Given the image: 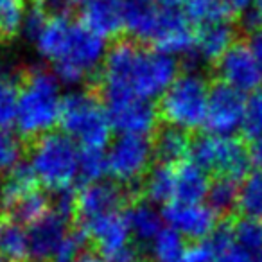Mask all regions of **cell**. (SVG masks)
<instances>
[{
  "label": "cell",
  "mask_w": 262,
  "mask_h": 262,
  "mask_svg": "<svg viewBox=\"0 0 262 262\" xmlns=\"http://www.w3.org/2000/svg\"><path fill=\"white\" fill-rule=\"evenodd\" d=\"M31 165L36 172L40 185L49 192H61L74 189L79 174V155L77 146L65 133L51 131L47 135L29 144Z\"/></svg>",
  "instance_id": "3"
},
{
  "label": "cell",
  "mask_w": 262,
  "mask_h": 262,
  "mask_svg": "<svg viewBox=\"0 0 262 262\" xmlns=\"http://www.w3.org/2000/svg\"><path fill=\"white\" fill-rule=\"evenodd\" d=\"M241 183L230 178H214L208 190V207L217 214L219 219H228L237 215Z\"/></svg>",
  "instance_id": "26"
},
{
  "label": "cell",
  "mask_w": 262,
  "mask_h": 262,
  "mask_svg": "<svg viewBox=\"0 0 262 262\" xmlns=\"http://www.w3.org/2000/svg\"><path fill=\"white\" fill-rule=\"evenodd\" d=\"M255 9H257V13L260 15V18H262V0H255V6H253Z\"/></svg>",
  "instance_id": "43"
},
{
  "label": "cell",
  "mask_w": 262,
  "mask_h": 262,
  "mask_svg": "<svg viewBox=\"0 0 262 262\" xmlns=\"http://www.w3.org/2000/svg\"><path fill=\"white\" fill-rule=\"evenodd\" d=\"M174 189H176L174 167L164 164H155L142 183L144 200L165 205V207L174 201Z\"/></svg>",
  "instance_id": "24"
},
{
  "label": "cell",
  "mask_w": 262,
  "mask_h": 262,
  "mask_svg": "<svg viewBox=\"0 0 262 262\" xmlns=\"http://www.w3.org/2000/svg\"><path fill=\"white\" fill-rule=\"evenodd\" d=\"M72 226L74 225L69 219H65L54 210H51L40 221L31 225L27 228L31 262H51L54 251L58 250V246Z\"/></svg>",
  "instance_id": "15"
},
{
  "label": "cell",
  "mask_w": 262,
  "mask_h": 262,
  "mask_svg": "<svg viewBox=\"0 0 262 262\" xmlns=\"http://www.w3.org/2000/svg\"><path fill=\"white\" fill-rule=\"evenodd\" d=\"M52 210L51 207V198L49 194H45L41 189L34 190V192L27 194L24 200H20L16 203V207L9 212L6 223H16V225L29 228L31 225H34L36 221H40L43 215H47Z\"/></svg>",
  "instance_id": "27"
},
{
  "label": "cell",
  "mask_w": 262,
  "mask_h": 262,
  "mask_svg": "<svg viewBox=\"0 0 262 262\" xmlns=\"http://www.w3.org/2000/svg\"><path fill=\"white\" fill-rule=\"evenodd\" d=\"M176 174V189L174 201L183 205H198L203 198L208 196L210 190V178L201 167H198L194 162H182L174 167Z\"/></svg>",
  "instance_id": "20"
},
{
  "label": "cell",
  "mask_w": 262,
  "mask_h": 262,
  "mask_svg": "<svg viewBox=\"0 0 262 262\" xmlns=\"http://www.w3.org/2000/svg\"><path fill=\"white\" fill-rule=\"evenodd\" d=\"M246 99L230 84L219 79H210L208 112L205 120V131L212 135L232 137L237 129H243Z\"/></svg>",
  "instance_id": "9"
},
{
  "label": "cell",
  "mask_w": 262,
  "mask_h": 262,
  "mask_svg": "<svg viewBox=\"0 0 262 262\" xmlns=\"http://www.w3.org/2000/svg\"><path fill=\"white\" fill-rule=\"evenodd\" d=\"M210 81L198 72H183L165 90L158 102L160 119L167 126L185 129L189 133L205 126L208 112Z\"/></svg>",
  "instance_id": "4"
},
{
  "label": "cell",
  "mask_w": 262,
  "mask_h": 262,
  "mask_svg": "<svg viewBox=\"0 0 262 262\" xmlns=\"http://www.w3.org/2000/svg\"><path fill=\"white\" fill-rule=\"evenodd\" d=\"M155 4L165 11H176V9H182L183 0H155Z\"/></svg>",
  "instance_id": "41"
},
{
  "label": "cell",
  "mask_w": 262,
  "mask_h": 262,
  "mask_svg": "<svg viewBox=\"0 0 262 262\" xmlns=\"http://www.w3.org/2000/svg\"><path fill=\"white\" fill-rule=\"evenodd\" d=\"M151 140H153L155 164L176 167L182 162H185L190 155L192 133L162 122L160 127L153 133Z\"/></svg>",
  "instance_id": "18"
},
{
  "label": "cell",
  "mask_w": 262,
  "mask_h": 262,
  "mask_svg": "<svg viewBox=\"0 0 262 262\" xmlns=\"http://www.w3.org/2000/svg\"><path fill=\"white\" fill-rule=\"evenodd\" d=\"M253 262H262V250H260V251H258V253H257V255H255Z\"/></svg>",
  "instance_id": "44"
},
{
  "label": "cell",
  "mask_w": 262,
  "mask_h": 262,
  "mask_svg": "<svg viewBox=\"0 0 262 262\" xmlns=\"http://www.w3.org/2000/svg\"><path fill=\"white\" fill-rule=\"evenodd\" d=\"M59 127L83 149L95 151L108 146L113 129L104 102L90 86L61 99Z\"/></svg>",
  "instance_id": "2"
},
{
  "label": "cell",
  "mask_w": 262,
  "mask_h": 262,
  "mask_svg": "<svg viewBox=\"0 0 262 262\" xmlns=\"http://www.w3.org/2000/svg\"><path fill=\"white\" fill-rule=\"evenodd\" d=\"M164 219L171 228L178 230L187 241L208 239L221 221L210 207H205L201 203L183 205L176 201L164 208Z\"/></svg>",
  "instance_id": "14"
},
{
  "label": "cell",
  "mask_w": 262,
  "mask_h": 262,
  "mask_svg": "<svg viewBox=\"0 0 262 262\" xmlns=\"http://www.w3.org/2000/svg\"><path fill=\"white\" fill-rule=\"evenodd\" d=\"M72 22L74 20H70V16H51L47 27L36 40L38 51L45 59H49L52 63H56L59 59L63 49H65Z\"/></svg>",
  "instance_id": "25"
},
{
  "label": "cell",
  "mask_w": 262,
  "mask_h": 262,
  "mask_svg": "<svg viewBox=\"0 0 262 262\" xmlns=\"http://www.w3.org/2000/svg\"><path fill=\"white\" fill-rule=\"evenodd\" d=\"M214 77L230 84L241 94H253L260 88L262 74L248 41L239 38L212 67Z\"/></svg>",
  "instance_id": "11"
},
{
  "label": "cell",
  "mask_w": 262,
  "mask_h": 262,
  "mask_svg": "<svg viewBox=\"0 0 262 262\" xmlns=\"http://www.w3.org/2000/svg\"><path fill=\"white\" fill-rule=\"evenodd\" d=\"M189 157L207 174H214V178H230L235 182L246 178L253 165L248 140L233 135L196 133L192 135Z\"/></svg>",
  "instance_id": "5"
},
{
  "label": "cell",
  "mask_w": 262,
  "mask_h": 262,
  "mask_svg": "<svg viewBox=\"0 0 262 262\" xmlns=\"http://www.w3.org/2000/svg\"><path fill=\"white\" fill-rule=\"evenodd\" d=\"M51 16L52 15L40 4V2L33 0L29 11L26 13V18H24V26H22L24 36L31 41H36L38 38H40V34L43 33V29L47 27Z\"/></svg>",
  "instance_id": "36"
},
{
  "label": "cell",
  "mask_w": 262,
  "mask_h": 262,
  "mask_svg": "<svg viewBox=\"0 0 262 262\" xmlns=\"http://www.w3.org/2000/svg\"><path fill=\"white\" fill-rule=\"evenodd\" d=\"M241 131V137L248 142L262 137V86L246 99V113Z\"/></svg>",
  "instance_id": "35"
},
{
  "label": "cell",
  "mask_w": 262,
  "mask_h": 262,
  "mask_svg": "<svg viewBox=\"0 0 262 262\" xmlns=\"http://www.w3.org/2000/svg\"><path fill=\"white\" fill-rule=\"evenodd\" d=\"M180 65L169 54L140 43L129 70V92L133 97L151 101L164 95L178 77Z\"/></svg>",
  "instance_id": "8"
},
{
  "label": "cell",
  "mask_w": 262,
  "mask_h": 262,
  "mask_svg": "<svg viewBox=\"0 0 262 262\" xmlns=\"http://www.w3.org/2000/svg\"><path fill=\"white\" fill-rule=\"evenodd\" d=\"M76 262H106V260L99 253H95L94 250H88V251H84Z\"/></svg>",
  "instance_id": "42"
},
{
  "label": "cell",
  "mask_w": 262,
  "mask_h": 262,
  "mask_svg": "<svg viewBox=\"0 0 262 262\" xmlns=\"http://www.w3.org/2000/svg\"><path fill=\"white\" fill-rule=\"evenodd\" d=\"M133 205L129 190L117 182H94L88 185H81L76 196V223L84 225L101 215L112 212L126 210Z\"/></svg>",
  "instance_id": "10"
},
{
  "label": "cell",
  "mask_w": 262,
  "mask_h": 262,
  "mask_svg": "<svg viewBox=\"0 0 262 262\" xmlns=\"http://www.w3.org/2000/svg\"><path fill=\"white\" fill-rule=\"evenodd\" d=\"M108 172V162L102 151L95 149H81L79 155V187L88 183L101 182L102 176Z\"/></svg>",
  "instance_id": "34"
},
{
  "label": "cell",
  "mask_w": 262,
  "mask_h": 262,
  "mask_svg": "<svg viewBox=\"0 0 262 262\" xmlns=\"http://www.w3.org/2000/svg\"><path fill=\"white\" fill-rule=\"evenodd\" d=\"M217 255H215L214 248H212L210 241H189L185 250V258L183 262H215Z\"/></svg>",
  "instance_id": "37"
},
{
  "label": "cell",
  "mask_w": 262,
  "mask_h": 262,
  "mask_svg": "<svg viewBox=\"0 0 262 262\" xmlns=\"http://www.w3.org/2000/svg\"><path fill=\"white\" fill-rule=\"evenodd\" d=\"M142 262H155V260H151V258L149 257H147V258H144V260Z\"/></svg>",
  "instance_id": "46"
},
{
  "label": "cell",
  "mask_w": 262,
  "mask_h": 262,
  "mask_svg": "<svg viewBox=\"0 0 262 262\" xmlns=\"http://www.w3.org/2000/svg\"><path fill=\"white\" fill-rule=\"evenodd\" d=\"M248 47H250L251 54H253L255 61H257L258 65V70H260L262 74V27L258 31H255V33L248 34Z\"/></svg>",
  "instance_id": "39"
},
{
  "label": "cell",
  "mask_w": 262,
  "mask_h": 262,
  "mask_svg": "<svg viewBox=\"0 0 262 262\" xmlns=\"http://www.w3.org/2000/svg\"><path fill=\"white\" fill-rule=\"evenodd\" d=\"M2 228H4V221L0 219V233H2Z\"/></svg>",
  "instance_id": "45"
},
{
  "label": "cell",
  "mask_w": 262,
  "mask_h": 262,
  "mask_svg": "<svg viewBox=\"0 0 262 262\" xmlns=\"http://www.w3.org/2000/svg\"><path fill=\"white\" fill-rule=\"evenodd\" d=\"M61 97L58 77L43 69L24 70L16 126L27 144L59 126Z\"/></svg>",
  "instance_id": "1"
},
{
  "label": "cell",
  "mask_w": 262,
  "mask_h": 262,
  "mask_svg": "<svg viewBox=\"0 0 262 262\" xmlns=\"http://www.w3.org/2000/svg\"><path fill=\"white\" fill-rule=\"evenodd\" d=\"M162 9L155 0H124V20H126V36L151 45L158 31Z\"/></svg>",
  "instance_id": "17"
},
{
  "label": "cell",
  "mask_w": 262,
  "mask_h": 262,
  "mask_svg": "<svg viewBox=\"0 0 262 262\" xmlns=\"http://www.w3.org/2000/svg\"><path fill=\"white\" fill-rule=\"evenodd\" d=\"M29 151V144L8 129H0V178L11 172L22 162V157Z\"/></svg>",
  "instance_id": "33"
},
{
  "label": "cell",
  "mask_w": 262,
  "mask_h": 262,
  "mask_svg": "<svg viewBox=\"0 0 262 262\" xmlns=\"http://www.w3.org/2000/svg\"><path fill=\"white\" fill-rule=\"evenodd\" d=\"M108 174L124 187H140L155 162L153 140L142 135H120L106 153Z\"/></svg>",
  "instance_id": "7"
},
{
  "label": "cell",
  "mask_w": 262,
  "mask_h": 262,
  "mask_svg": "<svg viewBox=\"0 0 262 262\" xmlns=\"http://www.w3.org/2000/svg\"><path fill=\"white\" fill-rule=\"evenodd\" d=\"M79 20L104 40L126 36L124 0H86Z\"/></svg>",
  "instance_id": "16"
},
{
  "label": "cell",
  "mask_w": 262,
  "mask_h": 262,
  "mask_svg": "<svg viewBox=\"0 0 262 262\" xmlns=\"http://www.w3.org/2000/svg\"><path fill=\"white\" fill-rule=\"evenodd\" d=\"M26 0H0V45L13 40L22 31Z\"/></svg>",
  "instance_id": "31"
},
{
  "label": "cell",
  "mask_w": 262,
  "mask_h": 262,
  "mask_svg": "<svg viewBox=\"0 0 262 262\" xmlns=\"http://www.w3.org/2000/svg\"><path fill=\"white\" fill-rule=\"evenodd\" d=\"M106 58L104 38L88 29L81 20H74L59 59L54 63L56 77L63 83L76 84L97 76V67Z\"/></svg>",
  "instance_id": "6"
},
{
  "label": "cell",
  "mask_w": 262,
  "mask_h": 262,
  "mask_svg": "<svg viewBox=\"0 0 262 262\" xmlns=\"http://www.w3.org/2000/svg\"><path fill=\"white\" fill-rule=\"evenodd\" d=\"M126 214L133 241L140 246L146 248V244L151 239H157V235L162 232V217L151 205L146 203V200L129 205L126 208Z\"/></svg>",
  "instance_id": "21"
},
{
  "label": "cell",
  "mask_w": 262,
  "mask_h": 262,
  "mask_svg": "<svg viewBox=\"0 0 262 262\" xmlns=\"http://www.w3.org/2000/svg\"><path fill=\"white\" fill-rule=\"evenodd\" d=\"M86 230L88 241H90V250L99 253L102 258L115 251L126 248L131 244V228L127 221L126 210L112 212V214L101 215L92 221L79 225Z\"/></svg>",
  "instance_id": "13"
},
{
  "label": "cell",
  "mask_w": 262,
  "mask_h": 262,
  "mask_svg": "<svg viewBox=\"0 0 262 262\" xmlns=\"http://www.w3.org/2000/svg\"><path fill=\"white\" fill-rule=\"evenodd\" d=\"M52 16H69L70 11L83 0H36Z\"/></svg>",
  "instance_id": "38"
},
{
  "label": "cell",
  "mask_w": 262,
  "mask_h": 262,
  "mask_svg": "<svg viewBox=\"0 0 262 262\" xmlns=\"http://www.w3.org/2000/svg\"><path fill=\"white\" fill-rule=\"evenodd\" d=\"M22 74L24 70L0 67V129H9L16 122Z\"/></svg>",
  "instance_id": "22"
},
{
  "label": "cell",
  "mask_w": 262,
  "mask_h": 262,
  "mask_svg": "<svg viewBox=\"0 0 262 262\" xmlns=\"http://www.w3.org/2000/svg\"><path fill=\"white\" fill-rule=\"evenodd\" d=\"M189 241L178 232V230L162 228V232L157 235L153 243V251L158 262H183L185 258V250Z\"/></svg>",
  "instance_id": "30"
},
{
  "label": "cell",
  "mask_w": 262,
  "mask_h": 262,
  "mask_svg": "<svg viewBox=\"0 0 262 262\" xmlns=\"http://www.w3.org/2000/svg\"><path fill=\"white\" fill-rule=\"evenodd\" d=\"M84 2H86V0H83V4H84Z\"/></svg>",
  "instance_id": "48"
},
{
  "label": "cell",
  "mask_w": 262,
  "mask_h": 262,
  "mask_svg": "<svg viewBox=\"0 0 262 262\" xmlns=\"http://www.w3.org/2000/svg\"><path fill=\"white\" fill-rule=\"evenodd\" d=\"M0 253L6 262H31L27 230L16 223H4L0 233Z\"/></svg>",
  "instance_id": "29"
},
{
  "label": "cell",
  "mask_w": 262,
  "mask_h": 262,
  "mask_svg": "<svg viewBox=\"0 0 262 262\" xmlns=\"http://www.w3.org/2000/svg\"><path fill=\"white\" fill-rule=\"evenodd\" d=\"M0 262H6V258L2 257V253H0Z\"/></svg>",
  "instance_id": "47"
},
{
  "label": "cell",
  "mask_w": 262,
  "mask_h": 262,
  "mask_svg": "<svg viewBox=\"0 0 262 262\" xmlns=\"http://www.w3.org/2000/svg\"><path fill=\"white\" fill-rule=\"evenodd\" d=\"M182 11L185 18L198 29L210 24L232 22L235 16L226 0H183Z\"/></svg>",
  "instance_id": "23"
},
{
  "label": "cell",
  "mask_w": 262,
  "mask_h": 262,
  "mask_svg": "<svg viewBox=\"0 0 262 262\" xmlns=\"http://www.w3.org/2000/svg\"><path fill=\"white\" fill-rule=\"evenodd\" d=\"M233 237L235 244L246 253H255L262 250V221L260 219L235 215L233 219Z\"/></svg>",
  "instance_id": "32"
},
{
  "label": "cell",
  "mask_w": 262,
  "mask_h": 262,
  "mask_svg": "<svg viewBox=\"0 0 262 262\" xmlns=\"http://www.w3.org/2000/svg\"><path fill=\"white\" fill-rule=\"evenodd\" d=\"M239 40L237 26L232 22L210 24L196 29V52L205 63L214 67V63Z\"/></svg>",
  "instance_id": "19"
},
{
  "label": "cell",
  "mask_w": 262,
  "mask_h": 262,
  "mask_svg": "<svg viewBox=\"0 0 262 262\" xmlns=\"http://www.w3.org/2000/svg\"><path fill=\"white\" fill-rule=\"evenodd\" d=\"M237 215L262 221V169L251 171L241 183Z\"/></svg>",
  "instance_id": "28"
},
{
  "label": "cell",
  "mask_w": 262,
  "mask_h": 262,
  "mask_svg": "<svg viewBox=\"0 0 262 262\" xmlns=\"http://www.w3.org/2000/svg\"><path fill=\"white\" fill-rule=\"evenodd\" d=\"M255 0H226V4L230 6V9L233 11V15H243L244 11L250 9V6Z\"/></svg>",
  "instance_id": "40"
},
{
  "label": "cell",
  "mask_w": 262,
  "mask_h": 262,
  "mask_svg": "<svg viewBox=\"0 0 262 262\" xmlns=\"http://www.w3.org/2000/svg\"><path fill=\"white\" fill-rule=\"evenodd\" d=\"M106 112H108L112 127L119 131L120 135L153 137V133L162 124L158 106L144 99L131 97L108 102Z\"/></svg>",
  "instance_id": "12"
}]
</instances>
